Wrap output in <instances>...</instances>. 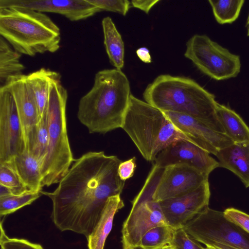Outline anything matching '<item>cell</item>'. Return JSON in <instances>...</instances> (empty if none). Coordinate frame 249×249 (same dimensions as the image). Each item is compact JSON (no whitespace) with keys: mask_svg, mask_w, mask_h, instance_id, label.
I'll return each instance as SVG.
<instances>
[{"mask_svg":"<svg viewBox=\"0 0 249 249\" xmlns=\"http://www.w3.org/2000/svg\"><path fill=\"white\" fill-rule=\"evenodd\" d=\"M121 161L104 151L88 152L74 160L53 192L41 191L52 201L51 218L59 230L88 238L108 198L123 190L125 181L118 173Z\"/></svg>","mask_w":249,"mask_h":249,"instance_id":"1","label":"cell"},{"mask_svg":"<svg viewBox=\"0 0 249 249\" xmlns=\"http://www.w3.org/2000/svg\"><path fill=\"white\" fill-rule=\"evenodd\" d=\"M131 94L129 80L122 70L100 71L79 101L77 118L90 133L104 134L122 128Z\"/></svg>","mask_w":249,"mask_h":249,"instance_id":"2","label":"cell"},{"mask_svg":"<svg viewBox=\"0 0 249 249\" xmlns=\"http://www.w3.org/2000/svg\"><path fill=\"white\" fill-rule=\"evenodd\" d=\"M144 101L162 111L185 114L225 134L216 114L215 96L190 78L161 74L145 89Z\"/></svg>","mask_w":249,"mask_h":249,"instance_id":"3","label":"cell"},{"mask_svg":"<svg viewBox=\"0 0 249 249\" xmlns=\"http://www.w3.org/2000/svg\"><path fill=\"white\" fill-rule=\"evenodd\" d=\"M0 35L16 51L31 56L60 47L59 28L46 14L27 8H0Z\"/></svg>","mask_w":249,"mask_h":249,"instance_id":"4","label":"cell"},{"mask_svg":"<svg viewBox=\"0 0 249 249\" xmlns=\"http://www.w3.org/2000/svg\"><path fill=\"white\" fill-rule=\"evenodd\" d=\"M122 128L148 161H154L161 151L177 141L185 140L195 143L162 111L132 94Z\"/></svg>","mask_w":249,"mask_h":249,"instance_id":"5","label":"cell"},{"mask_svg":"<svg viewBox=\"0 0 249 249\" xmlns=\"http://www.w3.org/2000/svg\"><path fill=\"white\" fill-rule=\"evenodd\" d=\"M68 93L60 80L52 84L47 109L49 142L41 166L42 186L60 182L74 160L67 129L66 104Z\"/></svg>","mask_w":249,"mask_h":249,"instance_id":"6","label":"cell"},{"mask_svg":"<svg viewBox=\"0 0 249 249\" xmlns=\"http://www.w3.org/2000/svg\"><path fill=\"white\" fill-rule=\"evenodd\" d=\"M164 169L154 164L143 187L133 200L132 208L122 230L123 249L139 248L141 239L147 231L167 225L159 201L154 198Z\"/></svg>","mask_w":249,"mask_h":249,"instance_id":"7","label":"cell"},{"mask_svg":"<svg viewBox=\"0 0 249 249\" xmlns=\"http://www.w3.org/2000/svg\"><path fill=\"white\" fill-rule=\"evenodd\" d=\"M206 246L224 249H249V233L228 220L224 212L205 208L182 228Z\"/></svg>","mask_w":249,"mask_h":249,"instance_id":"8","label":"cell"},{"mask_svg":"<svg viewBox=\"0 0 249 249\" xmlns=\"http://www.w3.org/2000/svg\"><path fill=\"white\" fill-rule=\"evenodd\" d=\"M186 47L184 56L213 79L220 81L234 78L240 72L239 55L231 53L205 35L193 36Z\"/></svg>","mask_w":249,"mask_h":249,"instance_id":"9","label":"cell"},{"mask_svg":"<svg viewBox=\"0 0 249 249\" xmlns=\"http://www.w3.org/2000/svg\"><path fill=\"white\" fill-rule=\"evenodd\" d=\"M26 150L23 128L12 93L0 88V163L9 162Z\"/></svg>","mask_w":249,"mask_h":249,"instance_id":"10","label":"cell"},{"mask_svg":"<svg viewBox=\"0 0 249 249\" xmlns=\"http://www.w3.org/2000/svg\"><path fill=\"white\" fill-rule=\"evenodd\" d=\"M211 196L208 180L181 196L159 201L166 223L174 230L182 228L205 208Z\"/></svg>","mask_w":249,"mask_h":249,"instance_id":"11","label":"cell"},{"mask_svg":"<svg viewBox=\"0 0 249 249\" xmlns=\"http://www.w3.org/2000/svg\"><path fill=\"white\" fill-rule=\"evenodd\" d=\"M3 86L14 97L23 128L26 149L31 152L40 117L35 98L27 81L26 75L21 74L11 76Z\"/></svg>","mask_w":249,"mask_h":249,"instance_id":"12","label":"cell"},{"mask_svg":"<svg viewBox=\"0 0 249 249\" xmlns=\"http://www.w3.org/2000/svg\"><path fill=\"white\" fill-rule=\"evenodd\" d=\"M160 168L176 164H186L209 175L219 167L218 161L210 153L196 144L185 140L174 142L161 151L154 160Z\"/></svg>","mask_w":249,"mask_h":249,"instance_id":"13","label":"cell"},{"mask_svg":"<svg viewBox=\"0 0 249 249\" xmlns=\"http://www.w3.org/2000/svg\"><path fill=\"white\" fill-rule=\"evenodd\" d=\"M209 176L186 164L165 167L154 193V198L161 201L186 194L208 180Z\"/></svg>","mask_w":249,"mask_h":249,"instance_id":"14","label":"cell"},{"mask_svg":"<svg viewBox=\"0 0 249 249\" xmlns=\"http://www.w3.org/2000/svg\"><path fill=\"white\" fill-rule=\"evenodd\" d=\"M163 112L178 130L210 154L215 156L219 150L233 143L226 134L213 130L194 117L177 112Z\"/></svg>","mask_w":249,"mask_h":249,"instance_id":"15","label":"cell"},{"mask_svg":"<svg viewBox=\"0 0 249 249\" xmlns=\"http://www.w3.org/2000/svg\"><path fill=\"white\" fill-rule=\"evenodd\" d=\"M8 7L57 13L72 21L86 19L102 11L88 0H0V8Z\"/></svg>","mask_w":249,"mask_h":249,"instance_id":"16","label":"cell"},{"mask_svg":"<svg viewBox=\"0 0 249 249\" xmlns=\"http://www.w3.org/2000/svg\"><path fill=\"white\" fill-rule=\"evenodd\" d=\"M215 156L219 167L232 172L245 187H249V140L233 142L219 150Z\"/></svg>","mask_w":249,"mask_h":249,"instance_id":"17","label":"cell"},{"mask_svg":"<svg viewBox=\"0 0 249 249\" xmlns=\"http://www.w3.org/2000/svg\"><path fill=\"white\" fill-rule=\"evenodd\" d=\"M124 206L120 195L108 198L98 223L87 238L89 249H104L106 239L112 228L114 216Z\"/></svg>","mask_w":249,"mask_h":249,"instance_id":"18","label":"cell"},{"mask_svg":"<svg viewBox=\"0 0 249 249\" xmlns=\"http://www.w3.org/2000/svg\"><path fill=\"white\" fill-rule=\"evenodd\" d=\"M8 162L28 190L41 192L42 163L30 152L26 149Z\"/></svg>","mask_w":249,"mask_h":249,"instance_id":"19","label":"cell"},{"mask_svg":"<svg viewBox=\"0 0 249 249\" xmlns=\"http://www.w3.org/2000/svg\"><path fill=\"white\" fill-rule=\"evenodd\" d=\"M27 83L35 98L40 118L47 108L52 84L60 80L58 72L41 68L26 75Z\"/></svg>","mask_w":249,"mask_h":249,"instance_id":"20","label":"cell"},{"mask_svg":"<svg viewBox=\"0 0 249 249\" xmlns=\"http://www.w3.org/2000/svg\"><path fill=\"white\" fill-rule=\"evenodd\" d=\"M104 43L110 63L115 69L122 70L124 66V46L121 35L111 18L102 21Z\"/></svg>","mask_w":249,"mask_h":249,"instance_id":"21","label":"cell"},{"mask_svg":"<svg viewBox=\"0 0 249 249\" xmlns=\"http://www.w3.org/2000/svg\"><path fill=\"white\" fill-rule=\"evenodd\" d=\"M216 114L226 135L233 142L249 140V127L235 111L218 103Z\"/></svg>","mask_w":249,"mask_h":249,"instance_id":"22","label":"cell"},{"mask_svg":"<svg viewBox=\"0 0 249 249\" xmlns=\"http://www.w3.org/2000/svg\"><path fill=\"white\" fill-rule=\"evenodd\" d=\"M20 56L21 54L13 50L6 40L0 36V82L2 86L9 77L22 74L25 67L20 61Z\"/></svg>","mask_w":249,"mask_h":249,"instance_id":"23","label":"cell"},{"mask_svg":"<svg viewBox=\"0 0 249 249\" xmlns=\"http://www.w3.org/2000/svg\"><path fill=\"white\" fill-rule=\"evenodd\" d=\"M213 15L220 24H231L239 17L244 0H209Z\"/></svg>","mask_w":249,"mask_h":249,"instance_id":"24","label":"cell"},{"mask_svg":"<svg viewBox=\"0 0 249 249\" xmlns=\"http://www.w3.org/2000/svg\"><path fill=\"white\" fill-rule=\"evenodd\" d=\"M175 230L168 225L154 227L142 237L140 247L142 249H160L171 244Z\"/></svg>","mask_w":249,"mask_h":249,"instance_id":"25","label":"cell"},{"mask_svg":"<svg viewBox=\"0 0 249 249\" xmlns=\"http://www.w3.org/2000/svg\"><path fill=\"white\" fill-rule=\"evenodd\" d=\"M41 195V192L27 190L19 195L0 198V217L12 213L25 206L31 204Z\"/></svg>","mask_w":249,"mask_h":249,"instance_id":"26","label":"cell"},{"mask_svg":"<svg viewBox=\"0 0 249 249\" xmlns=\"http://www.w3.org/2000/svg\"><path fill=\"white\" fill-rule=\"evenodd\" d=\"M49 142V136L46 109L37 124L36 136L32 149L30 152L42 164L47 153Z\"/></svg>","mask_w":249,"mask_h":249,"instance_id":"27","label":"cell"},{"mask_svg":"<svg viewBox=\"0 0 249 249\" xmlns=\"http://www.w3.org/2000/svg\"><path fill=\"white\" fill-rule=\"evenodd\" d=\"M0 184L12 189L15 195L29 190L9 162L0 163Z\"/></svg>","mask_w":249,"mask_h":249,"instance_id":"28","label":"cell"},{"mask_svg":"<svg viewBox=\"0 0 249 249\" xmlns=\"http://www.w3.org/2000/svg\"><path fill=\"white\" fill-rule=\"evenodd\" d=\"M101 10L118 13L123 16L127 13L131 2L127 0H88Z\"/></svg>","mask_w":249,"mask_h":249,"instance_id":"29","label":"cell"},{"mask_svg":"<svg viewBox=\"0 0 249 249\" xmlns=\"http://www.w3.org/2000/svg\"><path fill=\"white\" fill-rule=\"evenodd\" d=\"M0 229L1 249H44L40 244L32 243L24 239L9 238L6 235L1 224Z\"/></svg>","mask_w":249,"mask_h":249,"instance_id":"30","label":"cell"},{"mask_svg":"<svg viewBox=\"0 0 249 249\" xmlns=\"http://www.w3.org/2000/svg\"><path fill=\"white\" fill-rule=\"evenodd\" d=\"M171 245L175 249H205L182 228L175 230Z\"/></svg>","mask_w":249,"mask_h":249,"instance_id":"31","label":"cell"},{"mask_svg":"<svg viewBox=\"0 0 249 249\" xmlns=\"http://www.w3.org/2000/svg\"><path fill=\"white\" fill-rule=\"evenodd\" d=\"M225 217L249 233V214L234 208H229L223 212Z\"/></svg>","mask_w":249,"mask_h":249,"instance_id":"32","label":"cell"},{"mask_svg":"<svg viewBox=\"0 0 249 249\" xmlns=\"http://www.w3.org/2000/svg\"><path fill=\"white\" fill-rule=\"evenodd\" d=\"M136 167V158L135 157L128 160L121 161L118 169V175L120 179L125 181L131 178L134 174Z\"/></svg>","mask_w":249,"mask_h":249,"instance_id":"33","label":"cell"},{"mask_svg":"<svg viewBox=\"0 0 249 249\" xmlns=\"http://www.w3.org/2000/svg\"><path fill=\"white\" fill-rule=\"evenodd\" d=\"M160 1V0H132L130 2L133 7L148 14L152 8Z\"/></svg>","mask_w":249,"mask_h":249,"instance_id":"34","label":"cell"},{"mask_svg":"<svg viewBox=\"0 0 249 249\" xmlns=\"http://www.w3.org/2000/svg\"><path fill=\"white\" fill-rule=\"evenodd\" d=\"M136 54L139 58L143 62L150 63L152 61L149 50L146 47H140L136 50Z\"/></svg>","mask_w":249,"mask_h":249,"instance_id":"35","label":"cell"},{"mask_svg":"<svg viewBox=\"0 0 249 249\" xmlns=\"http://www.w3.org/2000/svg\"><path fill=\"white\" fill-rule=\"evenodd\" d=\"M15 195L10 188L0 184V198Z\"/></svg>","mask_w":249,"mask_h":249,"instance_id":"36","label":"cell"},{"mask_svg":"<svg viewBox=\"0 0 249 249\" xmlns=\"http://www.w3.org/2000/svg\"><path fill=\"white\" fill-rule=\"evenodd\" d=\"M246 28L247 29V34L248 36H249V11L248 15V17L247 18L246 22Z\"/></svg>","mask_w":249,"mask_h":249,"instance_id":"37","label":"cell"},{"mask_svg":"<svg viewBox=\"0 0 249 249\" xmlns=\"http://www.w3.org/2000/svg\"><path fill=\"white\" fill-rule=\"evenodd\" d=\"M160 249H175L174 246L171 245H167Z\"/></svg>","mask_w":249,"mask_h":249,"instance_id":"38","label":"cell"},{"mask_svg":"<svg viewBox=\"0 0 249 249\" xmlns=\"http://www.w3.org/2000/svg\"><path fill=\"white\" fill-rule=\"evenodd\" d=\"M205 249H224L216 246H206Z\"/></svg>","mask_w":249,"mask_h":249,"instance_id":"39","label":"cell"}]
</instances>
